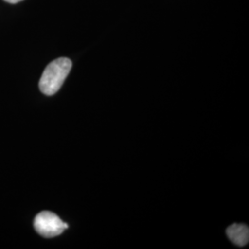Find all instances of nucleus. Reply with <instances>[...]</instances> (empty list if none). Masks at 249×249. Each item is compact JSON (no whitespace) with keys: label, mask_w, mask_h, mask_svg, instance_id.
I'll use <instances>...</instances> for the list:
<instances>
[{"label":"nucleus","mask_w":249,"mask_h":249,"mask_svg":"<svg viewBox=\"0 0 249 249\" xmlns=\"http://www.w3.org/2000/svg\"><path fill=\"white\" fill-rule=\"evenodd\" d=\"M72 62L67 57H60L50 63L39 82L40 90L47 96L56 93L71 71Z\"/></svg>","instance_id":"nucleus-1"},{"label":"nucleus","mask_w":249,"mask_h":249,"mask_svg":"<svg viewBox=\"0 0 249 249\" xmlns=\"http://www.w3.org/2000/svg\"><path fill=\"white\" fill-rule=\"evenodd\" d=\"M36 231L45 238H52L61 234L69 228V225L51 212H42L36 215L35 219Z\"/></svg>","instance_id":"nucleus-2"},{"label":"nucleus","mask_w":249,"mask_h":249,"mask_svg":"<svg viewBox=\"0 0 249 249\" xmlns=\"http://www.w3.org/2000/svg\"><path fill=\"white\" fill-rule=\"evenodd\" d=\"M227 236L236 246L244 247L249 242V226L246 224L234 223L229 226L226 230Z\"/></svg>","instance_id":"nucleus-3"},{"label":"nucleus","mask_w":249,"mask_h":249,"mask_svg":"<svg viewBox=\"0 0 249 249\" xmlns=\"http://www.w3.org/2000/svg\"><path fill=\"white\" fill-rule=\"evenodd\" d=\"M6 2H9V3H11V4H15V3H18V2H20V1H22V0H5Z\"/></svg>","instance_id":"nucleus-4"}]
</instances>
